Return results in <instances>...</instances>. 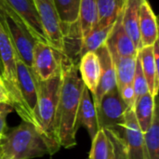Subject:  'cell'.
Returning <instances> with one entry per match:
<instances>
[{"label": "cell", "instance_id": "obj_1", "mask_svg": "<svg viewBox=\"0 0 159 159\" xmlns=\"http://www.w3.org/2000/svg\"><path fill=\"white\" fill-rule=\"evenodd\" d=\"M61 84L56 112V135L61 147L69 149L76 144L77 113L85 88L78 62L61 52Z\"/></svg>", "mask_w": 159, "mask_h": 159}, {"label": "cell", "instance_id": "obj_2", "mask_svg": "<svg viewBox=\"0 0 159 159\" xmlns=\"http://www.w3.org/2000/svg\"><path fill=\"white\" fill-rule=\"evenodd\" d=\"M61 84V70L47 80L37 78V103L34 110V128L45 141L50 156L56 154L59 144L55 122L56 112Z\"/></svg>", "mask_w": 159, "mask_h": 159}, {"label": "cell", "instance_id": "obj_3", "mask_svg": "<svg viewBox=\"0 0 159 159\" xmlns=\"http://www.w3.org/2000/svg\"><path fill=\"white\" fill-rule=\"evenodd\" d=\"M0 147L6 159H33L49 155L40 133L33 124L24 121L6 133L0 140Z\"/></svg>", "mask_w": 159, "mask_h": 159}, {"label": "cell", "instance_id": "obj_4", "mask_svg": "<svg viewBox=\"0 0 159 159\" xmlns=\"http://www.w3.org/2000/svg\"><path fill=\"white\" fill-rule=\"evenodd\" d=\"M0 58L3 63V73L1 78L7 89L10 105L16 111L22 121L28 123L26 111L21 100L18 75H17V61L18 54L11 42L7 32V24L0 21Z\"/></svg>", "mask_w": 159, "mask_h": 159}, {"label": "cell", "instance_id": "obj_5", "mask_svg": "<svg viewBox=\"0 0 159 159\" xmlns=\"http://www.w3.org/2000/svg\"><path fill=\"white\" fill-rule=\"evenodd\" d=\"M128 109L117 88L109 91L102 96L96 107L99 128L111 130L123 138L125 116Z\"/></svg>", "mask_w": 159, "mask_h": 159}, {"label": "cell", "instance_id": "obj_6", "mask_svg": "<svg viewBox=\"0 0 159 159\" xmlns=\"http://www.w3.org/2000/svg\"><path fill=\"white\" fill-rule=\"evenodd\" d=\"M34 2L48 44L62 52L64 48L63 24L53 0H34Z\"/></svg>", "mask_w": 159, "mask_h": 159}, {"label": "cell", "instance_id": "obj_7", "mask_svg": "<svg viewBox=\"0 0 159 159\" xmlns=\"http://www.w3.org/2000/svg\"><path fill=\"white\" fill-rule=\"evenodd\" d=\"M61 52L48 43L36 41L33 51L32 68L39 80H47L61 70Z\"/></svg>", "mask_w": 159, "mask_h": 159}, {"label": "cell", "instance_id": "obj_8", "mask_svg": "<svg viewBox=\"0 0 159 159\" xmlns=\"http://www.w3.org/2000/svg\"><path fill=\"white\" fill-rule=\"evenodd\" d=\"M17 75L28 123L34 126V110L37 103V77L33 68L26 65L20 59L17 61Z\"/></svg>", "mask_w": 159, "mask_h": 159}, {"label": "cell", "instance_id": "obj_9", "mask_svg": "<svg viewBox=\"0 0 159 159\" xmlns=\"http://www.w3.org/2000/svg\"><path fill=\"white\" fill-rule=\"evenodd\" d=\"M18 17L20 24L36 41L48 43L34 0H5Z\"/></svg>", "mask_w": 159, "mask_h": 159}, {"label": "cell", "instance_id": "obj_10", "mask_svg": "<svg viewBox=\"0 0 159 159\" xmlns=\"http://www.w3.org/2000/svg\"><path fill=\"white\" fill-rule=\"evenodd\" d=\"M123 139L127 147L128 159H149L143 132L139 127L133 108H129L126 112Z\"/></svg>", "mask_w": 159, "mask_h": 159}, {"label": "cell", "instance_id": "obj_11", "mask_svg": "<svg viewBox=\"0 0 159 159\" xmlns=\"http://www.w3.org/2000/svg\"><path fill=\"white\" fill-rule=\"evenodd\" d=\"M95 52L100 62V78L92 99L95 107H97L102 96L116 88V76L114 62L106 43L101 46Z\"/></svg>", "mask_w": 159, "mask_h": 159}, {"label": "cell", "instance_id": "obj_12", "mask_svg": "<svg viewBox=\"0 0 159 159\" xmlns=\"http://www.w3.org/2000/svg\"><path fill=\"white\" fill-rule=\"evenodd\" d=\"M6 24L19 59L26 65L32 67L33 51L36 40L23 27H21L10 18H7Z\"/></svg>", "mask_w": 159, "mask_h": 159}, {"label": "cell", "instance_id": "obj_13", "mask_svg": "<svg viewBox=\"0 0 159 159\" xmlns=\"http://www.w3.org/2000/svg\"><path fill=\"white\" fill-rule=\"evenodd\" d=\"M158 40L153 46L143 47L138 51L141 66L146 79L149 92L157 97L159 88L158 71Z\"/></svg>", "mask_w": 159, "mask_h": 159}, {"label": "cell", "instance_id": "obj_14", "mask_svg": "<svg viewBox=\"0 0 159 159\" xmlns=\"http://www.w3.org/2000/svg\"><path fill=\"white\" fill-rule=\"evenodd\" d=\"M106 45L110 52L116 53L119 56L136 57L138 55V50L133 41L123 27L121 10L118 13L115 27L106 41Z\"/></svg>", "mask_w": 159, "mask_h": 159}, {"label": "cell", "instance_id": "obj_15", "mask_svg": "<svg viewBox=\"0 0 159 159\" xmlns=\"http://www.w3.org/2000/svg\"><path fill=\"white\" fill-rule=\"evenodd\" d=\"M143 1L144 0H124L121 8L123 27L133 41L138 51L142 48L139 32V18L141 5Z\"/></svg>", "mask_w": 159, "mask_h": 159}, {"label": "cell", "instance_id": "obj_16", "mask_svg": "<svg viewBox=\"0 0 159 159\" xmlns=\"http://www.w3.org/2000/svg\"><path fill=\"white\" fill-rule=\"evenodd\" d=\"M139 32L142 48L153 46L155 42L158 40V26L157 16L152 9L148 0H144L141 5Z\"/></svg>", "mask_w": 159, "mask_h": 159}, {"label": "cell", "instance_id": "obj_17", "mask_svg": "<svg viewBox=\"0 0 159 159\" xmlns=\"http://www.w3.org/2000/svg\"><path fill=\"white\" fill-rule=\"evenodd\" d=\"M77 125L84 127L92 139L99 130L97 110L89 90L85 87L77 113Z\"/></svg>", "mask_w": 159, "mask_h": 159}, {"label": "cell", "instance_id": "obj_18", "mask_svg": "<svg viewBox=\"0 0 159 159\" xmlns=\"http://www.w3.org/2000/svg\"><path fill=\"white\" fill-rule=\"evenodd\" d=\"M78 69L85 87L92 96L97 89L100 78V62L96 52L85 53L79 60Z\"/></svg>", "mask_w": 159, "mask_h": 159}, {"label": "cell", "instance_id": "obj_19", "mask_svg": "<svg viewBox=\"0 0 159 159\" xmlns=\"http://www.w3.org/2000/svg\"><path fill=\"white\" fill-rule=\"evenodd\" d=\"M116 76V88L120 90L125 86L131 85L136 67V57L119 56L116 53L110 52Z\"/></svg>", "mask_w": 159, "mask_h": 159}, {"label": "cell", "instance_id": "obj_20", "mask_svg": "<svg viewBox=\"0 0 159 159\" xmlns=\"http://www.w3.org/2000/svg\"><path fill=\"white\" fill-rule=\"evenodd\" d=\"M157 106V97H154L150 92L141 96L135 102L133 111L143 132H145L150 127Z\"/></svg>", "mask_w": 159, "mask_h": 159}, {"label": "cell", "instance_id": "obj_21", "mask_svg": "<svg viewBox=\"0 0 159 159\" xmlns=\"http://www.w3.org/2000/svg\"><path fill=\"white\" fill-rule=\"evenodd\" d=\"M98 21L97 0H80L77 27L81 40L88 35L96 26Z\"/></svg>", "mask_w": 159, "mask_h": 159}, {"label": "cell", "instance_id": "obj_22", "mask_svg": "<svg viewBox=\"0 0 159 159\" xmlns=\"http://www.w3.org/2000/svg\"><path fill=\"white\" fill-rule=\"evenodd\" d=\"M116 21V20L114 22L102 28H94L88 35H86L81 40L80 49H79V54H78L79 60L85 53L89 52V51H96L101 46L106 43L107 39L109 38L115 27Z\"/></svg>", "mask_w": 159, "mask_h": 159}, {"label": "cell", "instance_id": "obj_23", "mask_svg": "<svg viewBox=\"0 0 159 159\" xmlns=\"http://www.w3.org/2000/svg\"><path fill=\"white\" fill-rule=\"evenodd\" d=\"M124 0H97L98 21L94 28H102L114 22L122 8Z\"/></svg>", "mask_w": 159, "mask_h": 159}, {"label": "cell", "instance_id": "obj_24", "mask_svg": "<svg viewBox=\"0 0 159 159\" xmlns=\"http://www.w3.org/2000/svg\"><path fill=\"white\" fill-rule=\"evenodd\" d=\"M113 144L104 129H99L91 139V149L89 159H111Z\"/></svg>", "mask_w": 159, "mask_h": 159}, {"label": "cell", "instance_id": "obj_25", "mask_svg": "<svg viewBox=\"0 0 159 159\" xmlns=\"http://www.w3.org/2000/svg\"><path fill=\"white\" fill-rule=\"evenodd\" d=\"M53 2L63 24L65 34L67 28L77 21L80 0H53Z\"/></svg>", "mask_w": 159, "mask_h": 159}, {"label": "cell", "instance_id": "obj_26", "mask_svg": "<svg viewBox=\"0 0 159 159\" xmlns=\"http://www.w3.org/2000/svg\"><path fill=\"white\" fill-rule=\"evenodd\" d=\"M144 143L149 159H159V115L158 107H156L152 123L143 132Z\"/></svg>", "mask_w": 159, "mask_h": 159}, {"label": "cell", "instance_id": "obj_27", "mask_svg": "<svg viewBox=\"0 0 159 159\" xmlns=\"http://www.w3.org/2000/svg\"><path fill=\"white\" fill-rule=\"evenodd\" d=\"M132 87H133L134 94H135V102L141 96L149 92L148 85H147L146 79L144 77V75L143 73L140 59H139L138 55H137V59H136V67H135V73H134V77H133V81H132Z\"/></svg>", "mask_w": 159, "mask_h": 159}, {"label": "cell", "instance_id": "obj_28", "mask_svg": "<svg viewBox=\"0 0 159 159\" xmlns=\"http://www.w3.org/2000/svg\"><path fill=\"white\" fill-rule=\"evenodd\" d=\"M113 144V155L111 159H128V153L125 141L122 137L114 133L111 130L105 129Z\"/></svg>", "mask_w": 159, "mask_h": 159}, {"label": "cell", "instance_id": "obj_29", "mask_svg": "<svg viewBox=\"0 0 159 159\" xmlns=\"http://www.w3.org/2000/svg\"><path fill=\"white\" fill-rule=\"evenodd\" d=\"M13 111V107L9 103L0 102V140L9 130L7 125V116Z\"/></svg>", "mask_w": 159, "mask_h": 159}, {"label": "cell", "instance_id": "obj_30", "mask_svg": "<svg viewBox=\"0 0 159 159\" xmlns=\"http://www.w3.org/2000/svg\"><path fill=\"white\" fill-rule=\"evenodd\" d=\"M122 100L125 102V103L128 105L129 108H133L135 104V94H134V89L131 85L125 86L123 89L118 90Z\"/></svg>", "mask_w": 159, "mask_h": 159}, {"label": "cell", "instance_id": "obj_31", "mask_svg": "<svg viewBox=\"0 0 159 159\" xmlns=\"http://www.w3.org/2000/svg\"><path fill=\"white\" fill-rule=\"evenodd\" d=\"M0 102H5V103H9L10 104V99L9 95L7 92V89L0 76Z\"/></svg>", "mask_w": 159, "mask_h": 159}, {"label": "cell", "instance_id": "obj_32", "mask_svg": "<svg viewBox=\"0 0 159 159\" xmlns=\"http://www.w3.org/2000/svg\"><path fill=\"white\" fill-rule=\"evenodd\" d=\"M7 16L5 14V2L4 0H0V21L6 24Z\"/></svg>", "mask_w": 159, "mask_h": 159}, {"label": "cell", "instance_id": "obj_33", "mask_svg": "<svg viewBox=\"0 0 159 159\" xmlns=\"http://www.w3.org/2000/svg\"><path fill=\"white\" fill-rule=\"evenodd\" d=\"M0 159H6L5 158V157H4V155H3L2 150H1V147H0Z\"/></svg>", "mask_w": 159, "mask_h": 159}, {"label": "cell", "instance_id": "obj_34", "mask_svg": "<svg viewBox=\"0 0 159 159\" xmlns=\"http://www.w3.org/2000/svg\"><path fill=\"white\" fill-rule=\"evenodd\" d=\"M0 76H1V75H0Z\"/></svg>", "mask_w": 159, "mask_h": 159}]
</instances>
